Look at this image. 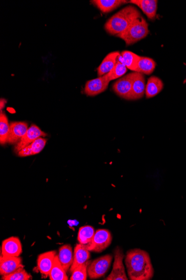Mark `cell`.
<instances>
[{"mask_svg": "<svg viewBox=\"0 0 186 280\" xmlns=\"http://www.w3.org/2000/svg\"><path fill=\"white\" fill-rule=\"evenodd\" d=\"M128 277L131 280H150L155 271L147 252L135 249L127 252L125 260Z\"/></svg>", "mask_w": 186, "mask_h": 280, "instance_id": "obj_1", "label": "cell"}, {"mask_svg": "<svg viewBox=\"0 0 186 280\" xmlns=\"http://www.w3.org/2000/svg\"><path fill=\"white\" fill-rule=\"evenodd\" d=\"M141 16L140 12L136 7L127 6L116 13L106 22L105 30L110 35L117 36L127 30L132 22Z\"/></svg>", "mask_w": 186, "mask_h": 280, "instance_id": "obj_2", "label": "cell"}, {"mask_svg": "<svg viewBox=\"0 0 186 280\" xmlns=\"http://www.w3.org/2000/svg\"><path fill=\"white\" fill-rule=\"evenodd\" d=\"M150 33L146 20L141 16L135 20L124 33L117 35L127 45H132L145 38Z\"/></svg>", "mask_w": 186, "mask_h": 280, "instance_id": "obj_3", "label": "cell"}, {"mask_svg": "<svg viewBox=\"0 0 186 280\" xmlns=\"http://www.w3.org/2000/svg\"><path fill=\"white\" fill-rule=\"evenodd\" d=\"M113 260V256L106 255L91 262L88 267V275L91 279L103 277L108 270Z\"/></svg>", "mask_w": 186, "mask_h": 280, "instance_id": "obj_4", "label": "cell"}, {"mask_svg": "<svg viewBox=\"0 0 186 280\" xmlns=\"http://www.w3.org/2000/svg\"><path fill=\"white\" fill-rule=\"evenodd\" d=\"M112 241V236L107 229H98L95 232L94 237L89 244L86 245L87 249L91 252H103L107 249Z\"/></svg>", "mask_w": 186, "mask_h": 280, "instance_id": "obj_5", "label": "cell"}, {"mask_svg": "<svg viewBox=\"0 0 186 280\" xmlns=\"http://www.w3.org/2000/svg\"><path fill=\"white\" fill-rule=\"evenodd\" d=\"M136 72H133L121 77L113 85L114 93L121 98L131 100L133 82L137 74Z\"/></svg>", "mask_w": 186, "mask_h": 280, "instance_id": "obj_6", "label": "cell"}, {"mask_svg": "<svg viewBox=\"0 0 186 280\" xmlns=\"http://www.w3.org/2000/svg\"><path fill=\"white\" fill-rule=\"evenodd\" d=\"M123 252L117 247L114 252V262L112 271L106 280H128L123 264Z\"/></svg>", "mask_w": 186, "mask_h": 280, "instance_id": "obj_7", "label": "cell"}, {"mask_svg": "<svg viewBox=\"0 0 186 280\" xmlns=\"http://www.w3.org/2000/svg\"><path fill=\"white\" fill-rule=\"evenodd\" d=\"M110 81L105 75L87 82L84 92L88 96H95L103 93L107 89Z\"/></svg>", "mask_w": 186, "mask_h": 280, "instance_id": "obj_8", "label": "cell"}, {"mask_svg": "<svg viewBox=\"0 0 186 280\" xmlns=\"http://www.w3.org/2000/svg\"><path fill=\"white\" fill-rule=\"evenodd\" d=\"M46 136H47V134L44 132L42 131L39 127L35 125H32L30 127L28 128L26 135L16 144L14 150L17 154L21 150L30 145L37 139H39L41 137Z\"/></svg>", "mask_w": 186, "mask_h": 280, "instance_id": "obj_9", "label": "cell"}, {"mask_svg": "<svg viewBox=\"0 0 186 280\" xmlns=\"http://www.w3.org/2000/svg\"><path fill=\"white\" fill-rule=\"evenodd\" d=\"M21 267H23L22 260L19 256L7 257L1 255L0 260V274L1 276L10 274Z\"/></svg>", "mask_w": 186, "mask_h": 280, "instance_id": "obj_10", "label": "cell"}, {"mask_svg": "<svg viewBox=\"0 0 186 280\" xmlns=\"http://www.w3.org/2000/svg\"><path fill=\"white\" fill-rule=\"evenodd\" d=\"M21 243L17 237H12L2 242L1 254L3 256L18 257L22 254Z\"/></svg>", "mask_w": 186, "mask_h": 280, "instance_id": "obj_11", "label": "cell"}, {"mask_svg": "<svg viewBox=\"0 0 186 280\" xmlns=\"http://www.w3.org/2000/svg\"><path fill=\"white\" fill-rule=\"evenodd\" d=\"M28 125L25 122H12L10 124L7 143L11 144L18 143L28 130Z\"/></svg>", "mask_w": 186, "mask_h": 280, "instance_id": "obj_12", "label": "cell"}, {"mask_svg": "<svg viewBox=\"0 0 186 280\" xmlns=\"http://www.w3.org/2000/svg\"><path fill=\"white\" fill-rule=\"evenodd\" d=\"M57 252L50 251L40 255L38 259V268L41 274L49 276L53 268Z\"/></svg>", "mask_w": 186, "mask_h": 280, "instance_id": "obj_13", "label": "cell"}, {"mask_svg": "<svg viewBox=\"0 0 186 280\" xmlns=\"http://www.w3.org/2000/svg\"><path fill=\"white\" fill-rule=\"evenodd\" d=\"M90 252L87 249L86 245L78 244L74 250V261L73 265L70 269V272L73 273L79 266L85 264L89 261L91 258Z\"/></svg>", "mask_w": 186, "mask_h": 280, "instance_id": "obj_14", "label": "cell"}, {"mask_svg": "<svg viewBox=\"0 0 186 280\" xmlns=\"http://www.w3.org/2000/svg\"><path fill=\"white\" fill-rule=\"evenodd\" d=\"M129 2L140 8L149 19L153 20L155 19L157 11V0H131Z\"/></svg>", "mask_w": 186, "mask_h": 280, "instance_id": "obj_15", "label": "cell"}, {"mask_svg": "<svg viewBox=\"0 0 186 280\" xmlns=\"http://www.w3.org/2000/svg\"><path fill=\"white\" fill-rule=\"evenodd\" d=\"M146 86L145 76L143 73L137 72L133 82L131 100L143 98L146 93Z\"/></svg>", "mask_w": 186, "mask_h": 280, "instance_id": "obj_16", "label": "cell"}, {"mask_svg": "<svg viewBox=\"0 0 186 280\" xmlns=\"http://www.w3.org/2000/svg\"><path fill=\"white\" fill-rule=\"evenodd\" d=\"M120 55L118 51L111 52L107 55L97 68V76H103L112 70Z\"/></svg>", "mask_w": 186, "mask_h": 280, "instance_id": "obj_17", "label": "cell"}, {"mask_svg": "<svg viewBox=\"0 0 186 280\" xmlns=\"http://www.w3.org/2000/svg\"><path fill=\"white\" fill-rule=\"evenodd\" d=\"M47 140L39 138L34 141L32 142L30 145L26 146L25 148L21 150L17 153L18 157H25L39 154L44 148Z\"/></svg>", "mask_w": 186, "mask_h": 280, "instance_id": "obj_18", "label": "cell"}, {"mask_svg": "<svg viewBox=\"0 0 186 280\" xmlns=\"http://www.w3.org/2000/svg\"><path fill=\"white\" fill-rule=\"evenodd\" d=\"M91 2L102 12L108 13L129 1L125 0H93Z\"/></svg>", "mask_w": 186, "mask_h": 280, "instance_id": "obj_19", "label": "cell"}, {"mask_svg": "<svg viewBox=\"0 0 186 280\" xmlns=\"http://www.w3.org/2000/svg\"><path fill=\"white\" fill-rule=\"evenodd\" d=\"M164 84L160 78L152 76L148 80L146 86V96L147 99H151L159 94Z\"/></svg>", "mask_w": 186, "mask_h": 280, "instance_id": "obj_20", "label": "cell"}, {"mask_svg": "<svg viewBox=\"0 0 186 280\" xmlns=\"http://www.w3.org/2000/svg\"><path fill=\"white\" fill-rule=\"evenodd\" d=\"M58 258L60 264L66 272H67L71 268L73 263L72 248L69 245H64L60 248Z\"/></svg>", "mask_w": 186, "mask_h": 280, "instance_id": "obj_21", "label": "cell"}, {"mask_svg": "<svg viewBox=\"0 0 186 280\" xmlns=\"http://www.w3.org/2000/svg\"><path fill=\"white\" fill-rule=\"evenodd\" d=\"M121 57L127 69L133 72H139L138 63L141 56L132 52L125 50L121 53Z\"/></svg>", "mask_w": 186, "mask_h": 280, "instance_id": "obj_22", "label": "cell"}, {"mask_svg": "<svg viewBox=\"0 0 186 280\" xmlns=\"http://www.w3.org/2000/svg\"><path fill=\"white\" fill-rule=\"evenodd\" d=\"M51 280H68L67 272L60 264L58 256H56L54 263L49 275Z\"/></svg>", "mask_w": 186, "mask_h": 280, "instance_id": "obj_23", "label": "cell"}, {"mask_svg": "<svg viewBox=\"0 0 186 280\" xmlns=\"http://www.w3.org/2000/svg\"><path fill=\"white\" fill-rule=\"evenodd\" d=\"M127 71V68L124 65L120 54L113 70L109 73H107L106 75L110 82L111 81L117 79L118 78L122 77L125 75V73H126Z\"/></svg>", "mask_w": 186, "mask_h": 280, "instance_id": "obj_24", "label": "cell"}, {"mask_svg": "<svg viewBox=\"0 0 186 280\" xmlns=\"http://www.w3.org/2000/svg\"><path fill=\"white\" fill-rule=\"evenodd\" d=\"M95 233V229L92 226L81 227L79 230L78 240L81 244L87 245L90 243Z\"/></svg>", "mask_w": 186, "mask_h": 280, "instance_id": "obj_25", "label": "cell"}, {"mask_svg": "<svg viewBox=\"0 0 186 280\" xmlns=\"http://www.w3.org/2000/svg\"><path fill=\"white\" fill-rule=\"evenodd\" d=\"M10 125L6 114L1 112L0 114V143L3 145L7 143L8 136L10 132Z\"/></svg>", "mask_w": 186, "mask_h": 280, "instance_id": "obj_26", "label": "cell"}, {"mask_svg": "<svg viewBox=\"0 0 186 280\" xmlns=\"http://www.w3.org/2000/svg\"><path fill=\"white\" fill-rule=\"evenodd\" d=\"M156 66V63L153 59L141 57L138 63L139 72L150 75L155 71Z\"/></svg>", "mask_w": 186, "mask_h": 280, "instance_id": "obj_27", "label": "cell"}, {"mask_svg": "<svg viewBox=\"0 0 186 280\" xmlns=\"http://www.w3.org/2000/svg\"><path fill=\"white\" fill-rule=\"evenodd\" d=\"M31 275L24 269V267L18 269L12 273L3 276L1 280H31Z\"/></svg>", "mask_w": 186, "mask_h": 280, "instance_id": "obj_28", "label": "cell"}, {"mask_svg": "<svg viewBox=\"0 0 186 280\" xmlns=\"http://www.w3.org/2000/svg\"><path fill=\"white\" fill-rule=\"evenodd\" d=\"M90 261H88L85 264L79 266L73 272L71 280H86L88 277V267L91 263Z\"/></svg>", "mask_w": 186, "mask_h": 280, "instance_id": "obj_29", "label": "cell"}, {"mask_svg": "<svg viewBox=\"0 0 186 280\" xmlns=\"http://www.w3.org/2000/svg\"><path fill=\"white\" fill-rule=\"evenodd\" d=\"M3 100L1 99V112H2V110L3 109V107L4 108V105H5L6 103V101H4V102L3 103Z\"/></svg>", "mask_w": 186, "mask_h": 280, "instance_id": "obj_30", "label": "cell"}]
</instances>
